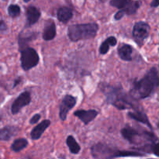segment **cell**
<instances>
[{
	"label": "cell",
	"instance_id": "obj_13",
	"mask_svg": "<svg viewBox=\"0 0 159 159\" xmlns=\"http://www.w3.org/2000/svg\"><path fill=\"white\" fill-rule=\"evenodd\" d=\"M57 35V29L56 24L54 20H49L46 22L43 32V39L46 41L52 40Z\"/></svg>",
	"mask_w": 159,
	"mask_h": 159
},
{
	"label": "cell",
	"instance_id": "obj_23",
	"mask_svg": "<svg viewBox=\"0 0 159 159\" xmlns=\"http://www.w3.org/2000/svg\"><path fill=\"white\" fill-rule=\"evenodd\" d=\"M8 14L12 18H16L21 13V9L20 6L16 4H11L9 5L7 9Z\"/></svg>",
	"mask_w": 159,
	"mask_h": 159
},
{
	"label": "cell",
	"instance_id": "obj_4",
	"mask_svg": "<svg viewBox=\"0 0 159 159\" xmlns=\"http://www.w3.org/2000/svg\"><path fill=\"white\" fill-rule=\"evenodd\" d=\"M121 134L124 139L133 144H137L139 143V141H138L139 138H143L144 140L152 143V144L158 141V138L152 132L146 131V130L140 132L131 127H124L121 130Z\"/></svg>",
	"mask_w": 159,
	"mask_h": 159
},
{
	"label": "cell",
	"instance_id": "obj_6",
	"mask_svg": "<svg viewBox=\"0 0 159 159\" xmlns=\"http://www.w3.org/2000/svg\"><path fill=\"white\" fill-rule=\"evenodd\" d=\"M150 25L145 22L140 21L134 24L133 27V38L139 47H142L144 45V42L149 37V33H150Z\"/></svg>",
	"mask_w": 159,
	"mask_h": 159
},
{
	"label": "cell",
	"instance_id": "obj_2",
	"mask_svg": "<svg viewBox=\"0 0 159 159\" xmlns=\"http://www.w3.org/2000/svg\"><path fill=\"white\" fill-rule=\"evenodd\" d=\"M102 93L107 98V102L113 105L120 110L127 109H134L138 110L134 106L131 96H128L120 86H113V85H103L102 89Z\"/></svg>",
	"mask_w": 159,
	"mask_h": 159
},
{
	"label": "cell",
	"instance_id": "obj_22",
	"mask_svg": "<svg viewBox=\"0 0 159 159\" xmlns=\"http://www.w3.org/2000/svg\"><path fill=\"white\" fill-rule=\"evenodd\" d=\"M28 145V141L25 138H18L16 139L11 144V150L14 152H20Z\"/></svg>",
	"mask_w": 159,
	"mask_h": 159
},
{
	"label": "cell",
	"instance_id": "obj_10",
	"mask_svg": "<svg viewBox=\"0 0 159 159\" xmlns=\"http://www.w3.org/2000/svg\"><path fill=\"white\" fill-rule=\"evenodd\" d=\"M41 12L40 9L37 8L36 6H30L27 7L26 11V23L25 25V28L30 27L33 25L37 23L39 19L40 18Z\"/></svg>",
	"mask_w": 159,
	"mask_h": 159
},
{
	"label": "cell",
	"instance_id": "obj_17",
	"mask_svg": "<svg viewBox=\"0 0 159 159\" xmlns=\"http://www.w3.org/2000/svg\"><path fill=\"white\" fill-rule=\"evenodd\" d=\"M132 53H133V48L130 45L127 43H123L118 48V55L123 61H131Z\"/></svg>",
	"mask_w": 159,
	"mask_h": 159
},
{
	"label": "cell",
	"instance_id": "obj_8",
	"mask_svg": "<svg viewBox=\"0 0 159 159\" xmlns=\"http://www.w3.org/2000/svg\"><path fill=\"white\" fill-rule=\"evenodd\" d=\"M31 102V94L30 92L25 91L18 96L11 106V113L16 115L20 113L23 107L29 105Z\"/></svg>",
	"mask_w": 159,
	"mask_h": 159
},
{
	"label": "cell",
	"instance_id": "obj_12",
	"mask_svg": "<svg viewBox=\"0 0 159 159\" xmlns=\"http://www.w3.org/2000/svg\"><path fill=\"white\" fill-rule=\"evenodd\" d=\"M51 125V120H44L40 124H37L36 127L33 128V130L30 132V138L34 141L40 139L41 138L42 134L45 132V130L49 127Z\"/></svg>",
	"mask_w": 159,
	"mask_h": 159
},
{
	"label": "cell",
	"instance_id": "obj_18",
	"mask_svg": "<svg viewBox=\"0 0 159 159\" xmlns=\"http://www.w3.org/2000/svg\"><path fill=\"white\" fill-rule=\"evenodd\" d=\"M37 33L31 32V33H26V34H23V33H20V35L18 37V44H19V49L20 48L26 47L29 42L32 41V40H35L37 38Z\"/></svg>",
	"mask_w": 159,
	"mask_h": 159
},
{
	"label": "cell",
	"instance_id": "obj_21",
	"mask_svg": "<svg viewBox=\"0 0 159 159\" xmlns=\"http://www.w3.org/2000/svg\"><path fill=\"white\" fill-rule=\"evenodd\" d=\"M66 144L68 145V149H69L70 152L74 155H78L81 150V147L78 142L76 141L75 138L71 135L68 136L66 139Z\"/></svg>",
	"mask_w": 159,
	"mask_h": 159
},
{
	"label": "cell",
	"instance_id": "obj_11",
	"mask_svg": "<svg viewBox=\"0 0 159 159\" xmlns=\"http://www.w3.org/2000/svg\"><path fill=\"white\" fill-rule=\"evenodd\" d=\"M98 114H99V112L95 110H79L74 112V116H75L80 120H82L85 125H87L90 122L94 120L96 118V116H98Z\"/></svg>",
	"mask_w": 159,
	"mask_h": 159
},
{
	"label": "cell",
	"instance_id": "obj_9",
	"mask_svg": "<svg viewBox=\"0 0 159 159\" xmlns=\"http://www.w3.org/2000/svg\"><path fill=\"white\" fill-rule=\"evenodd\" d=\"M77 99L71 95H66L64 96L59 109V117L61 120L65 121L68 113L75 106Z\"/></svg>",
	"mask_w": 159,
	"mask_h": 159
},
{
	"label": "cell",
	"instance_id": "obj_1",
	"mask_svg": "<svg viewBox=\"0 0 159 159\" xmlns=\"http://www.w3.org/2000/svg\"><path fill=\"white\" fill-rule=\"evenodd\" d=\"M158 88H159L158 71L155 67H152L142 79L134 82L130 94L136 100L146 99L152 96Z\"/></svg>",
	"mask_w": 159,
	"mask_h": 159
},
{
	"label": "cell",
	"instance_id": "obj_5",
	"mask_svg": "<svg viewBox=\"0 0 159 159\" xmlns=\"http://www.w3.org/2000/svg\"><path fill=\"white\" fill-rule=\"evenodd\" d=\"M19 50L21 54L20 61H21V67L23 71H30L38 65L40 61V57L35 49L26 46L20 48Z\"/></svg>",
	"mask_w": 159,
	"mask_h": 159
},
{
	"label": "cell",
	"instance_id": "obj_32",
	"mask_svg": "<svg viewBox=\"0 0 159 159\" xmlns=\"http://www.w3.org/2000/svg\"><path fill=\"white\" fill-rule=\"evenodd\" d=\"M99 1H100L101 2H107V0H99Z\"/></svg>",
	"mask_w": 159,
	"mask_h": 159
},
{
	"label": "cell",
	"instance_id": "obj_19",
	"mask_svg": "<svg viewBox=\"0 0 159 159\" xmlns=\"http://www.w3.org/2000/svg\"><path fill=\"white\" fill-rule=\"evenodd\" d=\"M140 6H141V2L140 1H138V0H130L122 9L124 11L126 15L132 16L134 15L138 12Z\"/></svg>",
	"mask_w": 159,
	"mask_h": 159
},
{
	"label": "cell",
	"instance_id": "obj_16",
	"mask_svg": "<svg viewBox=\"0 0 159 159\" xmlns=\"http://www.w3.org/2000/svg\"><path fill=\"white\" fill-rule=\"evenodd\" d=\"M57 20L60 22L66 23L72 19L73 12L70 8L67 7V6H62L57 9Z\"/></svg>",
	"mask_w": 159,
	"mask_h": 159
},
{
	"label": "cell",
	"instance_id": "obj_26",
	"mask_svg": "<svg viewBox=\"0 0 159 159\" xmlns=\"http://www.w3.org/2000/svg\"><path fill=\"white\" fill-rule=\"evenodd\" d=\"M125 15V12L123 9H120L119 11L116 12V14L114 15V19L116 20H120L121 19L124 17V16Z\"/></svg>",
	"mask_w": 159,
	"mask_h": 159
},
{
	"label": "cell",
	"instance_id": "obj_25",
	"mask_svg": "<svg viewBox=\"0 0 159 159\" xmlns=\"http://www.w3.org/2000/svg\"><path fill=\"white\" fill-rule=\"evenodd\" d=\"M151 152L156 155L157 157H159V142H155L152 144L151 146Z\"/></svg>",
	"mask_w": 159,
	"mask_h": 159
},
{
	"label": "cell",
	"instance_id": "obj_31",
	"mask_svg": "<svg viewBox=\"0 0 159 159\" xmlns=\"http://www.w3.org/2000/svg\"><path fill=\"white\" fill-rule=\"evenodd\" d=\"M23 2H29L30 1V0H23Z\"/></svg>",
	"mask_w": 159,
	"mask_h": 159
},
{
	"label": "cell",
	"instance_id": "obj_30",
	"mask_svg": "<svg viewBox=\"0 0 159 159\" xmlns=\"http://www.w3.org/2000/svg\"><path fill=\"white\" fill-rule=\"evenodd\" d=\"M21 80H22V79L20 77H19V78H17V79H16L15 82H14V84H13V86H12V89H14V88H15V87H16L17 85H18L20 83V82H21Z\"/></svg>",
	"mask_w": 159,
	"mask_h": 159
},
{
	"label": "cell",
	"instance_id": "obj_14",
	"mask_svg": "<svg viewBox=\"0 0 159 159\" xmlns=\"http://www.w3.org/2000/svg\"><path fill=\"white\" fill-rule=\"evenodd\" d=\"M127 115L131 119L138 121V122L141 123V124H144V125L148 127L150 129H152V126L151 124L150 121H149L148 117L146 113L143 110H138H138H135L134 112H129Z\"/></svg>",
	"mask_w": 159,
	"mask_h": 159
},
{
	"label": "cell",
	"instance_id": "obj_28",
	"mask_svg": "<svg viewBox=\"0 0 159 159\" xmlns=\"http://www.w3.org/2000/svg\"><path fill=\"white\" fill-rule=\"evenodd\" d=\"M8 26L4 20H0V32L4 33L7 31Z\"/></svg>",
	"mask_w": 159,
	"mask_h": 159
},
{
	"label": "cell",
	"instance_id": "obj_7",
	"mask_svg": "<svg viewBox=\"0 0 159 159\" xmlns=\"http://www.w3.org/2000/svg\"><path fill=\"white\" fill-rule=\"evenodd\" d=\"M92 155L96 158H117L118 150H114L106 144H99L92 147Z\"/></svg>",
	"mask_w": 159,
	"mask_h": 159
},
{
	"label": "cell",
	"instance_id": "obj_3",
	"mask_svg": "<svg viewBox=\"0 0 159 159\" xmlns=\"http://www.w3.org/2000/svg\"><path fill=\"white\" fill-rule=\"evenodd\" d=\"M99 30V25L96 23L72 24L68 28V37L71 41L89 40L96 37Z\"/></svg>",
	"mask_w": 159,
	"mask_h": 159
},
{
	"label": "cell",
	"instance_id": "obj_24",
	"mask_svg": "<svg viewBox=\"0 0 159 159\" xmlns=\"http://www.w3.org/2000/svg\"><path fill=\"white\" fill-rule=\"evenodd\" d=\"M130 0H111L110 2V6L113 7L117 8L119 9H122Z\"/></svg>",
	"mask_w": 159,
	"mask_h": 159
},
{
	"label": "cell",
	"instance_id": "obj_27",
	"mask_svg": "<svg viewBox=\"0 0 159 159\" xmlns=\"http://www.w3.org/2000/svg\"><path fill=\"white\" fill-rule=\"evenodd\" d=\"M40 117H41V116H40V114H39V113L34 115V116H32V118L30 120V124H37V123L38 122L39 120H40Z\"/></svg>",
	"mask_w": 159,
	"mask_h": 159
},
{
	"label": "cell",
	"instance_id": "obj_20",
	"mask_svg": "<svg viewBox=\"0 0 159 159\" xmlns=\"http://www.w3.org/2000/svg\"><path fill=\"white\" fill-rule=\"evenodd\" d=\"M116 43H117V40L115 37L112 36V37H109L108 38L106 39L102 43H101L100 47H99V53L100 54H107V52L110 50V47H114L116 46Z\"/></svg>",
	"mask_w": 159,
	"mask_h": 159
},
{
	"label": "cell",
	"instance_id": "obj_15",
	"mask_svg": "<svg viewBox=\"0 0 159 159\" xmlns=\"http://www.w3.org/2000/svg\"><path fill=\"white\" fill-rule=\"evenodd\" d=\"M19 131L18 127L14 126H6L0 129V141H8Z\"/></svg>",
	"mask_w": 159,
	"mask_h": 159
},
{
	"label": "cell",
	"instance_id": "obj_29",
	"mask_svg": "<svg viewBox=\"0 0 159 159\" xmlns=\"http://www.w3.org/2000/svg\"><path fill=\"white\" fill-rule=\"evenodd\" d=\"M151 6L152 8H156L159 6V0H152V2H151Z\"/></svg>",
	"mask_w": 159,
	"mask_h": 159
},
{
	"label": "cell",
	"instance_id": "obj_33",
	"mask_svg": "<svg viewBox=\"0 0 159 159\" xmlns=\"http://www.w3.org/2000/svg\"><path fill=\"white\" fill-rule=\"evenodd\" d=\"M1 120H2V116L0 115V122H1Z\"/></svg>",
	"mask_w": 159,
	"mask_h": 159
}]
</instances>
